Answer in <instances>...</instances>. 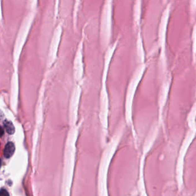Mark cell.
<instances>
[{"mask_svg": "<svg viewBox=\"0 0 196 196\" xmlns=\"http://www.w3.org/2000/svg\"><path fill=\"white\" fill-rule=\"evenodd\" d=\"M110 43L116 44L106 77L108 108H126L129 86L138 68L137 23L134 1H114Z\"/></svg>", "mask_w": 196, "mask_h": 196, "instance_id": "1", "label": "cell"}, {"mask_svg": "<svg viewBox=\"0 0 196 196\" xmlns=\"http://www.w3.org/2000/svg\"><path fill=\"white\" fill-rule=\"evenodd\" d=\"M15 151V144L12 142H8L4 148V156L6 158H10L13 155Z\"/></svg>", "mask_w": 196, "mask_h": 196, "instance_id": "2", "label": "cell"}, {"mask_svg": "<svg viewBox=\"0 0 196 196\" xmlns=\"http://www.w3.org/2000/svg\"><path fill=\"white\" fill-rule=\"evenodd\" d=\"M4 128H5V130L7 132V133H9L10 135H12V134L15 133V126L11 121L5 120L4 122Z\"/></svg>", "mask_w": 196, "mask_h": 196, "instance_id": "3", "label": "cell"}, {"mask_svg": "<svg viewBox=\"0 0 196 196\" xmlns=\"http://www.w3.org/2000/svg\"><path fill=\"white\" fill-rule=\"evenodd\" d=\"M0 196H9V194L6 189H1L0 190Z\"/></svg>", "mask_w": 196, "mask_h": 196, "instance_id": "4", "label": "cell"}, {"mask_svg": "<svg viewBox=\"0 0 196 196\" xmlns=\"http://www.w3.org/2000/svg\"><path fill=\"white\" fill-rule=\"evenodd\" d=\"M4 134V130L2 127L0 126V137L2 136Z\"/></svg>", "mask_w": 196, "mask_h": 196, "instance_id": "5", "label": "cell"}, {"mask_svg": "<svg viewBox=\"0 0 196 196\" xmlns=\"http://www.w3.org/2000/svg\"><path fill=\"white\" fill-rule=\"evenodd\" d=\"M70 7H71V5L70 6H69V8H70ZM74 7H75V5H74V4H73V5H72V7H72V8H74ZM62 10H63V9H61V7H59V12H60L61 11H62ZM75 17H76V16H75Z\"/></svg>", "mask_w": 196, "mask_h": 196, "instance_id": "6", "label": "cell"}]
</instances>
